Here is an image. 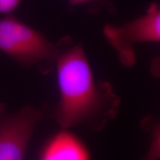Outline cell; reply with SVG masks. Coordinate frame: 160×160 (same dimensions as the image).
<instances>
[{
  "label": "cell",
  "instance_id": "6da1fadb",
  "mask_svg": "<svg viewBox=\"0 0 160 160\" xmlns=\"http://www.w3.org/2000/svg\"><path fill=\"white\" fill-rule=\"evenodd\" d=\"M55 65L60 97L54 108H47V115L65 128L102 130L117 115L121 100L108 82L95 81L82 45L64 38Z\"/></svg>",
  "mask_w": 160,
  "mask_h": 160
},
{
  "label": "cell",
  "instance_id": "7a4b0ae2",
  "mask_svg": "<svg viewBox=\"0 0 160 160\" xmlns=\"http://www.w3.org/2000/svg\"><path fill=\"white\" fill-rule=\"evenodd\" d=\"M61 48L62 42L53 43L12 14L0 19V51L23 67L39 65L47 73L55 65Z\"/></svg>",
  "mask_w": 160,
  "mask_h": 160
},
{
  "label": "cell",
  "instance_id": "3957f363",
  "mask_svg": "<svg viewBox=\"0 0 160 160\" xmlns=\"http://www.w3.org/2000/svg\"><path fill=\"white\" fill-rule=\"evenodd\" d=\"M103 33L118 53L119 61L126 67L136 62L133 47L137 43L159 42L160 7L152 2L143 15L120 25H107Z\"/></svg>",
  "mask_w": 160,
  "mask_h": 160
},
{
  "label": "cell",
  "instance_id": "277c9868",
  "mask_svg": "<svg viewBox=\"0 0 160 160\" xmlns=\"http://www.w3.org/2000/svg\"><path fill=\"white\" fill-rule=\"evenodd\" d=\"M47 116V108L26 105L10 113L0 104V160H25L33 131Z\"/></svg>",
  "mask_w": 160,
  "mask_h": 160
},
{
  "label": "cell",
  "instance_id": "5b68a950",
  "mask_svg": "<svg viewBox=\"0 0 160 160\" xmlns=\"http://www.w3.org/2000/svg\"><path fill=\"white\" fill-rule=\"evenodd\" d=\"M39 160H91L85 144L69 131H62L46 142Z\"/></svg>",
  "mask_w": 160,
  "mask_h": 160
},
{
  "label": "cell",
  "instance_id": "8992f818",
  "mask_svg": "<svg viewBox=\"0 0 160 160\" xmlns=\"http://www.w3.org/2000/svg\"><path fill=\"white\" fill-rule=\"evenodd\" d=\"M142 127L151 135V145L147 154L141 160H159L160 157L159 124L151 117H146L142 122Z\"/></svg>",
  "mask_w": 160,
  "mask_h": 160
},
{
  "label": "cell",
  "instance_id": "52a82bcc",
  "mask_svg": "<svg viewBox=\"0 0 160 160\" xmlns=\"http://www.w3.org/2000/svg\"><path fill=\"white\" fill-rule=\"evenodd\" d=\"M71 8H76L77 6L90 5L98 6L104 8L108 12L112 11L113 9V5L108 0H68Z\"/></svg>",
  "mask_w": 160,
  "mask_h": 160
},
{
  "label": "cell",
  "instance_id": "ba28073f",
  "mask_svg": "<svg viewBox=\"0 0 160 160\" xmlns=\"http://www.w3.org/2000/svg\"><path fill=\"white\" fill-rule=\"evenodd\" d=\"M22 0H0V14L10 15L17 9Z\"/></svg>",
  "mask_w": 160,
  "mask_h": 160
}]
</instances>
